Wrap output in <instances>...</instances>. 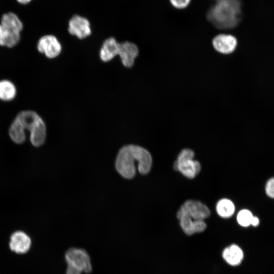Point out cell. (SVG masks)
Segmentation results:
<instances>
[{
	"instance_id": "1",
	"label": "cell",
	"mask_w": 274,
	"mask_h": 274,
	"mask_svg": "<svg viewBox=\"0 0 274 274\" xmlns=\"http://www.w3.org/2000/svg\"><path fill=\"white\" fill-rule=\"evenodd\" d=\"M136 162L141 174L147 175L150 172L152 165V158L150 152L139 146L125 145L120 149L117 154L116 169L125 179H131L135 175Z\"/></svg>"
},
{
	"instance_id": "2",
	"label": "cell",
	"mask_w": 274,
	"mask_h": 274,
	"mask_svg": "<svg viewBox=\"0 0 274 274\" xmlns=\"http://www.w3.org/2000/svg\"><path fill=\"white\" fill-rule=\"evenodd\" d=\"M242 6V0H216L208 12L207 18L218 29L234 28L243 19Z\"/></svg>"
},
{
	"instance_id": "3",
	"label": "cell",
	"mask_w": 274,
	"mask_h": 274,
	"mask_svg": "<svg viewBox=\"0 0 274 274\" xmlns=\"http://www.w3.org/2000/svg\"><path fill=\"white\" fill-rule=\"evenodd\" d=\"M16 117L22 123L25 130L29 131V139L31 144L36 147L44 143L46 136V127L42 118L35 111H23Z\"/></svg>"
},
{
	"instance_id": "4",
	"label": "cell",
	"mask_w": 274,
	"mask_h": 274,
	"mask_svg": "<svg viewBox=\"0 0 274 274\" xmlns=\"http://www.w3.org/2000/svg\"><path fill=\"white\" fill-rule=\"evenodd\" d=\"M194 153L192 150L189 149H183L174 163V168L188 178H194L201 169L199 162L194 160Z\"/></svg>"
},
{
	"instance_id": "5",
	"label": "cell",
	"mask_w": 274,
	"mask_h": 274,
	"mask_svg": "<svg viewBox=\"0 0 274 274\" xmlns=\"http://www.w3.org/2000/svg\"><path fill=\"white\" fill-rule=\"evenodd\" d=\"M64 258L68 266L87 273L92 271L90 257L83 249L70 248L66 251Z\"/></svg>"
},
{
	"instance_id": "6",
	"label": "cell",
	"mask_w": 274,
	"mask_h": 274,
	"mask_svg": "<svg viewBox=\"0 0 274 274\" xmlns=\"http://www.w3.org/2000/svg\"><path fill=\"white\" fill-rule=\"evenodd\" d=\"M211 212L209 208L199 201L188 200L180 208L177 217H185L192 221H204L209 218Z\"/></svg>"
},
{
	"instance_id": "7",
	"label": "cell",
	"mask_w": 274,
	"mask_h": 274,
	"mask_svg": "<svg viewBox=\"0 0 274 274\" xmlns=\"http://www.w3.org/2000/svg\"><path fill=\"white\" fill-rule=\"evenodd\" d=\"M32 240L26 231L17 229L13 231L9 236L8 247L9 250L17 255H24L30 250Z\"/></svg>"
},
{
	"instance_id": "8",
	"label": "cell",
	"mask_w": 274,
	"mask_h": 274,
	"mask_svg": "<svg viewBox=\"0 0 274 274\" xmlns=\"http://www.w3.org/2000/svg\"><path fill=\"white\" fill-rule=\"evenodd\" d=\"M67 25L68 33L79 39H85L92 33L90 20L81 14H73L68 21Z\"/></svg>"
},
{
	"instance_id": "9",
	"label": "cell",
	"mask_w": 274,
	"mask_h": 274,
	"mask_svg": "<svg viewBox=\"0 0 274 274\" xmlns=\"http://www.w3.org/2000/svg\"><path fill=\"white\" fill-rule=\"evenodd\" d=\"M38 51L49 58H54L59 55L61 45L57 38L52 35L42 37L37 44Z\"/></svg>"
},
{
	"instance_id": "10",
	"label": "cell",
	"mask_w": 274,
	"mask_h": 274,
	"mask_svg": "<svg viewBox=\"0 0 274 274\" xmlns=\"http://www.w3.org/2000/svg\"><path fill=\"white\" fill-rule=\"evenodd\" d=\"M237 45V39L230 34H219L212 40V45L214 49L222 54L232 53L235 51Z\"/></svg>"
},
{
	"instance_id": "11",
	"label": "cell",
	"mask_w": 274,
	"mask_h": 274,
	"mask_svg": "<svg viewBox=\"0 0 274 274\" xmlns=\"http://www.w3.org/2000/svg\"><path fill=\"white\" fill-rule=\"evenodd\" d=\"M138 54L139 49L135 44L128 41L119 43L118 55L125 67H132Z\"/></svg>"
},
{
	"instance_id": "12",
	"label": "cell",
	"mask_w": 274,
	"mask_h": 274,
	"mask_svg": "<svg viewBox=\"0 0 274 274\" xmlns=\"http://www.w3.org/2000/svg\"><path fill=\"white\" fill-rule=\"evenodd\" d=\"M222 256L228 264L235 266L241 263L244 258V252L238 245L231 244L224 249Z\"/></svg>"
},
{
	"instance_id": "13",
	"label": "cell",
	"mask_w": 274,
	"mask_h": 274,
	"mask_svg": "<svg viewBox=\"0 0 274 274\" xmlns=\"http://www.w3.org/2000/svg\"><path fill=\"white\" fill-rule=\"evenodd\" d=\"M119 43L114 37L106 39L102 43L99 52L101 60L108 62L118 55Z\"/></svg>"
},
{
	"instance_id": "14",
	"label": "cell",
	"mask_w": 274,
	"mask_h": 274,
	"mask_svg": "<svg viewBox=\"0 0 274 274\" xmlns=\"http://www.w3.org/2000/svg\"><path fill=\"white\" fill-rule=\"evenodd\" d=\"M180 222V225L187 235H192L195 233H201L207 228V225L204 221H192L189 219L180 216L177 217Z\"/></svg>"
},
{
	"instance_id": "15",
	"label": "cell",
	"mask_w": 274,
	"mask_h": 274,
	"mask_svg": "<svg viewBox=\"0 0 274 274\" xmlns=\"http://www.w3.org/2000/svg\"><path fill=\"white\" fill-rule=\"evenodd\" d=\"M9 134L11 140L17 144L23 143L26 140L25 129L17 117L14 119L10 126Z\"/></svg>"
},
{
	"instance_id": "16",
	"label": "cell",
	"mask_w": 274,
	"mask_h": 274,
	"mask_svg": "<svg viewBox=\"0 0 274 274\" xmlns=\"http://www.w3.org/2000/svg\"><path fill=\"white\" fill-rule=\"evenodd\" d=\"M20 40L19 32L11 31L0 24V46L12 48L19 43Z\"/></svg>"
},
{
	"instance_id": "17",
	"label": "cell",
	"mask_w": 274,
	"mask_h": 274,
	"mask_svg": "<svg viewBox=\"0 0 274 274\" xmlns=\"http://www.w3.org/2000/svg\"><path fill=\"white\" fill-rule=\"evenodd\" d=\"M1 24L8 29L14 32L20 33L23 28L21 21L17 16L13 13L3 15Z\"/></svg>"
},
{
	"instance_id": "18",
	"label": "cell",
	"mask_w": 274,
	"mask_h": 274,
	"mask_svg": "<svg viewBox=\"0 0 274 274\" xmlns=\"http://www.w3.org/2000/svg\"><path fill=\"white\" fill-rule=\"evenodd\" d=\"M16 95V88L14 84L9 80L0 81V99L9 101L13 99Z\"/></svg>"
},
{
	"instance_id": "19",
	"label": "cell",
	"mask_w": 274,
	"mask_h": 274,
	"mask_svg": "<svg viewBox=\"0 0 274 274\" xmlns=\"http://www.w3.org/2000/svg\"><path fill=\"white\" fill-rule=\"evenodd\" d=\"M216 210L222 218H229L234 213L235 207L233 202L228 199H222L217 204Z\"/></svg>"
},
{
	"instance_id": "20",
	"label": "cell",
	"mask_w": 274,
	"mask_h": 274,
	"mask_svg": "<svg viewBox=\"0 0 274 274\" xmlns=\"http://www.w3.org/2000/svg\"><path fill=\"white\" fill-rule=\"evenodd\" d=\"M253 217V214L250 211L244 209L238 212L237 215V221L241 226L248 227L251 225Z\"/></svg>"
},
{
	"instance_id": "21",
	"label": "cell",
	"mask_w": 274,
	"mask_h": 274,
	"mask_svg": "<svg viewBox=\"0 0 274 274\" xmlns=\"http://www.w3.org/2000/svg\"><path fill=\"white\" fill-rule=\"evenodd\" d=\"M171 5L177 9H183L187 7L191 0H169Z\"/></svg>"
},
{
	"instance_id": "22",
	"label": "cell",
	"mask_w": 274,
	"mask_h": 274,
	"mask_svg": "<svg viewBox=\"0 0 274 274\" xmlns=\"http://www.w3.org/2000/svg\"><path fill=\"white\" fill-rule=\"evenodd\" d=\"M265 192L269 197L274 198V177L267 181L265 186Z\"/></svg>"
},
{
	"instance_id": "23",
	"label": "cell",
	"mask_w": 274,
	"mask_h": 274,
	"mask_svg": "<svg viewBox=\"0 0 274 274\" xmlns=\"http://www.w3.org/2000/svg\"><path fill=\"white\" fill-rule=\"evenodd\" d=\"M81 272L74 268L67 266L65 274H81Z\"/></svg>"
},
{
	"instance_id": "24",
	"label": "cell",
	"mask_w": 274,
	"mask_h": 274,
	"mask_svg": "<svg viewBox=\"0 0 274 274\" xmlns=\"http://www.w3.org/2000/svg\"><path fill=\"white\" fill-rule=\"evenodd\" d=\"M259 223V219L257 217L254 216L252 220L251 225L253 226H257L258 225Z\"/></svg>"
},
{
	"instance_id": "25",
	"label": "cell",
	"mask_w": 274,
	"mask_h": 274,
	"mask_svg": "<svg viewBox=\"0 0 274 274\" xmlns=\"http://www.w3.org/2000/svg\"><path fill=\"white\" fill-rule=\"evenodd\" d=\"M18 2L21 4H27L29 3L31 0H17Z\"/></svg>"
}]
</instances>
